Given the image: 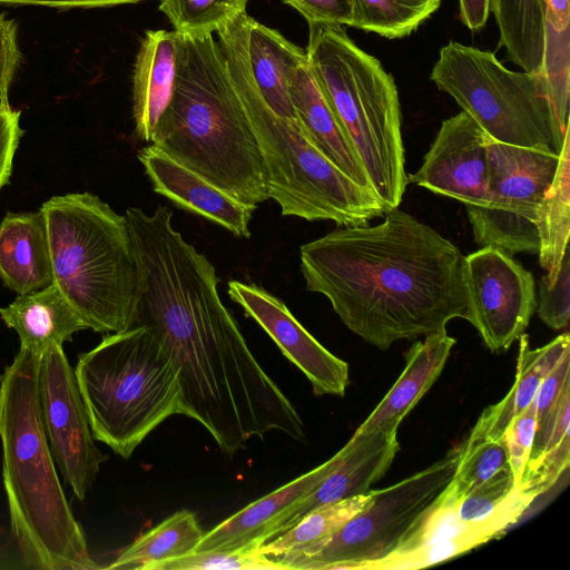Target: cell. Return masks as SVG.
Instances as JSON below:
<instances>
[{
	"label": "cell",
	"instance_id": "1",
	"mask_svg": "<svg viewBox=\"0 0 570 570\" xmlns=\"http://www.w3.org/2000/svg\"><path fill=\"white\" fill-rule=\"evenodd\" d=\"M140 288L132 326H146L178 371L186 416L229 455L273 430L305 442L304 423L252 353L218 294L207 257L173 224L135 238Z\"/></svg>",
	"mask_w": 570,
	"mask_h": 570
},
{
	"label": "cell",
	"instance_id": "2",
	"mask_svg": "<svg viewBox=\"0 0 570 570\" xmlns=\"http://www.w3.org/2000/svg\"><path fill=\"white\" fill-rule=\"evenodd\" d=\"M299 258L306 289L380 350L469 318L465 256L399 207L374 226H341L302 245Z\"/></svg>",
	"mask_w": 570,
	"mask_h": 570
},
{
	"label": "cell",
	"instance_id": "3",
	"mask_svg": "<svg viewBox=\"0 0 570 570\" xmlns=\"http://www.w3.org/2000/svg\"><path fill=\"white\" fill-rule=\"evenodd\" d=\"M151 144L246 206L269 199L263 158L213 35L181 36L171 100Z\"/></svg>",
	"mask_w": 570,
	"mask_h": 570
},
{
	"label": "cell",
	"instance_id": "4",
	"mask_svg": "<svg viewBox=\"0 0 570 570\" xmlns=\"http://www.w3.org/2000/svg\"><path fill=\"white\" fill-rule=\"evenodd\" d=\"M40 356L20 348L0 375L2 476L11 529L31 568L99 569L62 490L45 432L38 395Z\"/></svg>",
	"mask_w": 570,
	"mask_h": 570
},
{
	"label": "cell",
	"instance_id": "5",
	"mask_svg": "<svg viewBox=\"0 0 570 570\" xmlns=\"http://www.w3.org/2000/svg\"><path fill=\"white\" fill-rule=\"evenodd\" d=\"M40 210L53 283L88 328L111 334L131 327L140 267L125 214L89 191L53 196Z\"/></svg>",
	"mask_w": 570,
	"mask_h": 570
},
{
	"label": "cell",
	"instance_id": "6",
	"mask_svg": "<svg viewBox=\"0 0 570 570\" xmlns=\"http://www.w3.org/2000/svg\"><path fill=\"white\" fill-rule=\"evenodd\" d=\"M228 72L256 138L268 197L283 216L363 226L386 212L375 193L327 159L297 120L276 115L258 92L232 27L217 31Z\"/></svg>",
	"mask_w": 570,
	"mask_h": 570
},
{
	"label": "cell",
	"instance_id": "7",
	"mask_svg": "<svg viewBox=\"0 0 570 570\" xmlns=\"http://www.w3.org/2000/svg\"><path fill=\"white\" fill-rule=\"evenodd\" d=\"M305 49L312 73L356 150L385 212L407 184L401 107L393 77L342 26L313 23Z\"/></svg>",
	"mask_w": 570,
	"mask_h": 570
},
{
	"label": "cell",
	"instance_id": "8",
	"mask_svg": "<svg viewBox=\"0 0 570 570\" xmlns=\"http://www.w3.org/2000/svg\"><path fill=\"white\" fill-rule=\"evenodd\" d=\"M73 371L95 440L122 459L166 419L185 414L175 363L146 326L108 334Z\"/></svg>",
	"mask_w": 570,
	"mask_h": 570
},
{
	"label": "cell",
	"instance_id": "9",
	"mask_svg": "<svg viewBox=\"0 0 570 570\" xmlns=\"http://www.w3.org/2000/svg\"><path fill=\"white\" fill-rule=\"evenodd\" d=\"M430 79L499 142L559 154L562 129L541 72L512 71L493 52L450 41Z\"/></svg>",
	"mask_w": 570,
	"mask_h": 570
},
{
	"label": "cell",
	"instance_id": "10",
	"mask_svg": "<svg viewBox=\"0 0 570 570\" xmlns=\"http://www.w3.org/2000/svg\"><path fill=\"white\" fill-rule=\"evenodd\" d=\"M461 449L384 489L331 537L273 558L286 570H368L397 548L414 521L451 482Z\"/></svg>",
	"mask_w": 570,
	"mask_h": 570
},
{
	"label": "cell",
	"instance_id": "11",
	"mask_svg": "<svg viewBox=\"0 0 570 570\" xmlns=\"http://www.w3.org/2000/svg\"><path fill=\"white\" fill-rule=\"evenodd\" d=\"M558 160L559 154L549 150L489 139L487 204L465 205L478 245L510 256L538 253L537 210Z\"/></svg>",
	"mask_w": 570,
	"mask_h": 570
},
{
	"label": "cell",
	"instance_id": "12",
	"mask_svg": "<svg viewBox=\"0 0 570 570\" xmlns=\"http://www.w3.org/2000/svg\"><path fill=\"white\" fill-rule=\"evenodd\" d=\"M38 395L55 463L82 501L108 456L95 444L75 371L61 345H49L40 356Z\"/></svg>",
	"mask_w": 570,
	"mask_h": 570
},
{
	"label": "cell",
	"instance_id": "13",
	"mask_svg": "<svg viewBox=\"0 0 570 570\" xmlns=\"http://www.w3.org/2000/svg\"><path fill=\"white\" fill-rule=\"evenodd\" d=\"M470 322L493 352L508 350L537 307L532 274L503 250L487 246L464 258Z\"/></svg>",
	"mask_w": 570,
	"mask_h": 570
},
{
	"label": "cell",
	"instance_id": "14",
	"mask_svg": "<svg viewBox=\"0 0 570 570\" xmlns=\"http://www.w3.org/2000/svg\"><path fill=\"white\" fill-rule=\"evenodd\" d=\"M228 295L303 372L316 395L344 396L348 384L347 363L312 336L282 299L258 285L239 281L228 283Z\"/></svg>",
	"mask_w": 570,
	"mask_h": 570
},
{
	"label": "cell",
	"instance_id": "15",
	"mask_svg": "<svg viewBox=\"0 0 570 570\" xmlns=\"http://www.w3.org/2000/svg\"><path fill=\"white\" fill-rule=\"evenodd\" d=\"M489 139L464 111L443 120L421 167L407 181L464 205H485Z\"/></svg>",
	"mask_w": 570,
	"mask_h": 570
},
{
	"label": "cell",
	"instance_id": "16",
	"mask_svg": "<svg viewBox=\"0 0 570 570\" xmlns=\"http://www.w3.org/2000/svg\"><path fill=\"white\" fill-rule=\"evenodd\" d=\"M396 429L356 435L342 448L336 468L309 493L291 504L269 528L264 543L287 531L312 510L367 493L390 469L400 450Z\"/></svg>",
	"mask_w": 570,
	"mask_h": 570
},
{
	"label": "cell",
	"instance_id": "17",
	"mask_svg": "<svg viewBox=\"0 0 570 570\" xmlns=\"http://www.w3.org/2000/svg\"><path fill=\"white\" fill-rule=\"evenodd\" d=\"M445 490V489H444ZM414 521L397 548L368 570L420 569L445 561L505 533L490 523H464L445 491Z\"/></svg>",
	"mask_w": 570,
	"mask_h": 570
},
{
	"label": "cell",
	"instance_id": "18",
	"mask_svg": "<svg viewBox=\"0 0 570 570\" xmlns=\"http://www.w3.org/2000/svg\"><path fill=\"white\" fill-rule=\"evenodd\" d=\"M137 157L155 193L237 237H250L249 223L255 208L230 198L154 144L141 148Z\"/></svg>",
	"mask_w": 570,
	"mask_h": 570
},
{
	"label": "cell",
	"instance_id": "19",
	"mask_svg": "<svg viewBox=\"0 0 570 570\" xmlns=\"http://www.w3.org/2000/svg\"><path fill=\"white\" fill-rule=\"evenodd\" d=\"M249 75L266 105L278 116L296 120L289 83L307 61L306 51L244 12L229 22Z\"/></svg>",
	"mask_w": 570,
	"mask_h": 570
},
{
	"label": "cell",
	"instance_id": "20",
	"mask_svg": "<svg viewBox=\"0 0 570 570\" xmlns=\"http://www.w3.org/2000/svg\"><path fill=\"white\" fill-rule=\"evenodd\" d=\"M181 36L148 30L140 41L132 73L135 134L151 142L158 121L174 95Z\"/></svg>",
	"mask_w": 570,
	"mask_h": 570
},
{
	"label": "cell",
	"instance_id": "21",
	"mask_svg": "<svg viewBox=\"0 0 570 570\" xmlns=\"http://www.w3.org/2000/svg\"><path fill=\"white\" fill-rule=\"evenodd\" d=\"M341 458L342 449L326 462L230 515L204 533L194 551L228 550L253 542L264 544L266 532L278 517L313 491L336 468Z\"/></svg>",
	"mask_w": 570,
	"mask_h": 570
},
{
	"label": "cell",
	"instance_id": "22",
	"mask_svg": "<svg viewBox=\"0 0 570 570\" xmlns=\"http://www.w3.org/2000/svg\"><path fill=\"white\" fill-rule=\"evenodd\" d=\"M0 278L18 295L53 284L43 213H8L0 222Z\"/></svg>",
	"mask_w": 570,
	"mask_h": 570
},
{
	"label": "cell",
	"instance_id": "23",
	"mask_svg": "<svg viewBox=\"0 0 570 570\" xmlns=\"http://www.w3.org/2000/svg\"><path fill=\"white\" fill-rule=\"evenodd\" d=\"M455 340L442 330L412 345L405 367L385 396L356 429V435L377 429H396L440 376Z\"/></svg>",
	"mask_w": 570,
	"mask_h": 570
},
{
	"label": "cell",
	"instance_id": "24",
	"mask_svg": "<svg viewBox=\"0 0 570 570\" xmlns=\"http://www.w3.org/2000/svg\"><path fill=\"white\" fill-rule=\"evenodd\" d=\"M289 98L296 120L313 145L351 179L373 190L356 150L312 73L308 60L294 75Z\"/></svg>",
	"mask_w": 570,
	"mask_h": 570
},
{
	"label": "cell",
	"instance_id": "25",
	"mask_svg": "<svg viewBox=\"0 0 570 570\" xmlns=\"http://www.w3.org/2000/svg\"><path fill=\"white\" fill-rule=\"evenodd\" d=\"M519 338V355L512 387L501 401L483 410L465 441H502L511 421L533 402L543 377L563 354L570 351V337L567 332L534 350L531 348L527 334L523 333Z\"/></svg>",
	"mask_w": 570,
	"mask_h": 570
},
{
	"label": "cell",
	"instance_id": "26",
	"mask_svg": "<svg viewBox=\"0 0 570 570\" xmlns=\"http://www.w3.org/2000/svg\"><path fill=\"white\" fill-rule=\"evenodd\" d=\"M4 324L14 330L20 348L41 355L51 345H61L88 328L56 284L18 297L0 308Z\"/></svg>",
	"mask_w": 570,
	"mask_h": 570
},
{
	"label": "cell",
	"instance_id": "27",
	"mask_svg": "<svg viewBox=\"0 0 570 570\" xmlns=\"http://www.w3.org/2000/svg\"><path fill=\"white\" fill-rule=\"evenodd\" d=\"M203 534L194 512L177 511L122 549L106 569L157 570L167 561L194 552Z\"/></svg>",
	"mask_w": 570,
	"mask_h": 570
},
{
	"label": "cell",
	"instance_id": "28",
	"mask_svg": "<svg viewBox=\"0 0 570 570\" xmlns=\"http://www.w3.org/2000/svg\"><path fill=\"white\" fill-rule=\"evenodd\" d=\"M566 131L559 153L557 169L551 184L542 197L535 225L539 234V263L554 281L561 262L568 252L570 230V141Z\"/></svg>",
	"mask_w": 570,
	"mask_h": 570
},
{
	"label": "cell",
	"instance_id": "29",
	"mask_svg": "<svg viewBox=\"0 0 570 570\" xmlns=\"http://www.w3.org/2000/svg\"><path fill=\"white\" fill-rule=\"evenodd\" d=\"M499 46L523 71L541 72L544 48V0H491Z\"/></svg>",
	"mask_w": 570,
	"mask_h": 570
},
{
	"label": "cell",
	"instance_id": "30",
	"mask_svg": "<svg viewBox=\"0 0 570 570\" xmlns=\"http://www.w3.org/2000/svg\"><path fill=\"white\" fill-rule=\"evenodd\" d=\"M371 499L370 490L364 494L318 507L287 531L262 544L261 551L267 557L275 558L326 539L361 512Z\"/></svg>",
	"mask_w": 570,
	"mask_h": 570
},
{
	"label": "cell",
	"instance_id": "31",
	"mask_svg": "<svg viewBox=\"0 0 570 570\" xmlns=\"http://www.w3.org/2000/svg\"><path fill=\"white\" fill-rule=\"evenodd\" d=\"M442 0H352L350 27L387 39L414 32L440 7Z\"/></svg>",
	"mask_w": 570,
	"mask_h": 570
},
{
	"label": "cell",
	"instance_id": "32",
	"mask_svg": "<svg viewBox=\"0 0 570 570\" xmlns=\"http://www.w3.org/2000/svg\"><path fill=\"white\" fill-rule=\"evenodd\" d=\"M248 0H160L159 10L180 36L213 35L246 12Z\"/></svg>",
	"mask_w": 570,
	"mask_h": 570
},
{
	"label": "cell",
	"instance_id": "33",
	"mask_svg": "<svg viewBox=\"0 0 570 570\" xmlns=\"http://www.w3.org/2000/svg\"><path fill=\"white\" fill-rule=\"evenodd\" d=\"M453 478L445 493L460 502L471 490L479 487L509 464L504 440L464 441Z\"/></svg>",
	"mask_w": 570,
	"mask_h": 570
},
{
	"label": "cell",
	"instance_id": "34",
	"mask_svg": "<svg viewBox=\"0 0 570 570\" xmlns=\"http://www.w3.org/2000/svg\"><path fill=\"white\" fill-rule=\"evenodd\" d=\"M157 570H286L253 542L228 550L194 551L163 563Z\"/></svg>",
	"mask_w": 570,
	"mask_h": 570
},
{
	"label": "cell",
	"instance_id": "35",
	"mask_svg": "<svg viewBox=\"0 0 570 570\" xmlns=\"http://www.w3.org/2000/svg\"><path fill=\"white\" fill-rule=\"evenodd\" d=\"M539 317L552 330L568 326L570 318V256L562 258L558 276L551 281L547 274L539 283Z\"/></svg>",
	"mask_w": 570,
	"mask_h": 570
},
{
	"label": "cell",
	"instance_id": "36",
	"mask_svg": "<svg viewBox=\"0 0 570 570\" xmlns=\"http://www.w3.org/2000/svg\"><path fill=\"white\" fill-rule=\"evenodd\" d=\"M537 428L538 421L532 402L527 410L511 421L505 432L503 440L509 455V464L517 482H519L529 460Z\"/></svg>",
	"mask_w": 570,
	"mask_h": 570
},
{
	"label": "cell",
	"instance_id": "37",
	"mask_svg": "<svg viewBox=\"0 0 570 570\" xmlns=\"http://www.w3.org/2000/svg\"><path fill=\"white\" fill-rule=\"evenodd\" d=\"M298 11L308 22L350 26L352 0H282Z\"/></svg>",
	"mask_w": 570,
	"mask_h": 570
},
{
	"label": "cell",
	"instance_id": "38",
	"mask_svg": "<svg viewBox=\"0 0 570 570\" xmlns=\"http://www.w3.org/2000/svg\"><path fill=\"white\" fill-rule=\"evenodd\" d=\"M20 61L14 20L0 14V104L8 106L9 89Z\"/></svg>",
	"mask_w": 570,
	"mask_h": 570
},
{
	"label": "cell",
	"instance_id": "39",
	"mask_svg": "<svg viewBox=\"0 0 570 570\" xmlns=\"http://www.w3.org/2000/svg\"><path fill=\"white\" fill-rule=\"evenodd\" d=\"M22 134L20 111L0 104V189L9 181Z\"/></svg>",
	"mask_w": 570,
	"mask_h": 570
},
{
	"label": "cell",
	"instance_id": "40",
	"mask_svg": "<svg viewBox=\"0 0 570 570\" xmlns=\"http://www.w3.org/2000/svg\"><path fill=\"white\" fill-rule=\"evenodd\" d=\"M569 368L570 351L563 354L556 366L541 381L533 400L538 424L544 420L564 387L570 384Z\"/></svg>",
	"mask_w": 570,
	"mask_h": 570
},
{
	"label": "cell",
	"instance_id": "41",
	"mask_svg": "<svg viewBox=\"0 0 570 570\" xmlns=\"http://www.w3.org/2000/svg\"><path fill=\"white\" fill-rule=\"evenodd\" d=\"M142 0H0L6 6H43L50 8H97L124 3H136Z\"/></svg>",
	"mask_w": 570,
	"mask_h": 570
},
{
	"label": "cell",
	"instance_id": "42",
	"mask_svg": "<svg viewBox=\"0 0 570 570\" xmlns=\"http://www.w3.org/2000/svg\"><path fill=\"white\" fill-rule=\"evenodd\" d=\"M491 0H459L460 18L472 31L480 30L488 21Z\"/></svg>",
	"mask_w": 570,
	"mask_h": 570
}]
</instances>
